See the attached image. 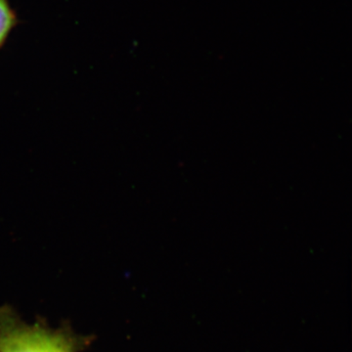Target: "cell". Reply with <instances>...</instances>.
Instances as JSON below:
<instances>
[{"mask_svg": "<svg viewBox=\"0 0 352 352\" xmlns=\"http://www.w3.org/2000/svg\"><path fill=\"white\" fill-rule=\"evenodd\" d=\"M89 344V338L69 329L30 324L10 308H0V352H82Z\"/></svg>", "mask_w": 352, "mask_h": 352, "instance_id": "cell-1", "label": "cell"}, {"mask_svg": "<svg viewBox=\"0 0 352 352\" xmlns=\"http://www.w3.org/2000/svg\"><path fill=\"white\" fill-rule=\"evenodd\" d=\"M17 24V17L8 0H0V48Z\"/></svg>", "mask_w": 352, "mask_h": 352, "instance_id": "cell-2", "label": "cell"}]
</instances>
